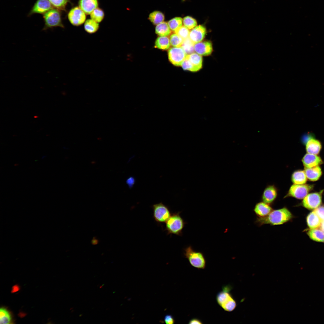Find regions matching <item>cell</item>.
Segmentation results:
<instances>
[{"instance_id":"6da1fadb","label":"cell","mask_w":324,"mask_h":324,"mask_svg":"<svg viewBox=\"0 0 324 324\" xmlns=\"http://www.w3.org/2000/svg\"><path fill=\"white\" fill-rule=\"evenodd\" d=\"M293 218L290 211L286 207L272 210L268 215L263 217L257 218L255 223L259 226L266 224L272 226L283 224Z\"/></svg>"},{"instance_id":"7a4b0ae2","label":"cell","mask_w":324,"mask_h":324,"mask_svg":"<svg viewBox=\"0 0 324 324\" xmlns=\"http://www.w3.org/2000/svg\"><path fill=\"white\" fill-rule=\"evenodd\" d=\"M231 288L230 286H224L216 297L218 305L225 311L228 312L233 310L237 305L236 301L230 293Z\"/></svg>"},{"instance_id":"3957f363","label":"cell","mask_w":324,"mask_h":324,"mask_svg":"<svg viewBox=\"0 0 324 324\" xmlns=\"http://www.w3.org/2000/svg\"><path fill=\"white\" fill-rule=\"evenodd\" d=\"M180 212L172 213L166 222V230L167 234L181 236L186 223L180 214Z\"/></svg>"},{"instance_id":"277c9868","label":"cell","mask_w":324,"mask_h":324,"mask_svg":"<svg viewBox=\"0 0 324 324\" xmlns=\"http://www.w3.org/2000/svg\"><path fill=\"white\" fill-rule=\"evenodd\" d=\"M44 22L43 30L57 27L64 28L62 22V15L60 10L53 8L43 14Z\"/></svg>"},{"instance_id":"5b68a950","label":"cell","mask_w":324,"mask_h":324,"mask_svg":"<svg viewBox=\"0 0 324 324\" xmlns=\"http://www.w3.org/2000/svg\"><path fill=\"white\" fill-rule=\"evenodd\" d=\"M184 255L192 266L198 269H204L206 260L203 253L195 250L191 246L184 249Z\"/></svg>"},{"instance_id":"8992f818","label":"cell","mask_w":324,"mask_h":324,"mask_svg":"<svg viewBox=\"0 0 324 324\" xmlns=\"http://www.w3.org/2000/svg\"><path fill=\"white\" fill-rule=\"evenodd\" d=\"M202 61L200 55L193 52L187 55L181 66L184 70L196 72L201 68Z\"/></svg>"},{"instance_id":"52a82bcc","label":"cell","mask_w":324,"mask_h":324,"mask_svg":"<svg viewBox=\"0 0 324 324\" xmlns=\"http://www.w3.org/2000/svg\"><path fill=\"white\" fill-rule=\"evenodd\" d=\"M314 188L313 184H294L290 187L284 197H292L298 199H304Z\"/></svg>"},{"instance_id":"ba28073f","label":"cell","mask_w":324,"mask_h":324,"mask_svg":"<svg viewBox=\"0 0 324 324\" xmlns=\"http://www.w3.org/2000/svg\"><path fill=\"white\" fill-rule=\"evenodd\" d=\"M153 217L157 222H166L170 217L171 213L168 207L162 202L153 205Z\"/></svg>"},{"instance_id":"9c48e42d","label":"cell","mask_w":324,"mask_h":324,"mask_svg":"<svg viewBox=\"0 0 324 324\" xmlns=\"http://www.w3.org/2000/svg\"><path fill=\"white\" fill-rule=\"evenodd\" d=\"M302 143L306 145V150L308 153L317 155L322 148L321 142L316 139L314 135L308 134L304 135L302 138Z\"/></svg>"},{"instance_id":"30bf717a","label":"cell","mask_w":324,"mask_h":324,"mask_svg":"<svg viewBox=\"0 0 324 324\" xmlns=\"http://www.w3.org/2000/svg\"><path fill=\"white\" fill-rule=\"evenodd\" d=\"M68 17L72 25L78 26L84 23L86 16L85 13L79 7L76 6L70 10L68 13Z\"/></svg>"},{"instance_id":"8fae6325","label":"cell","mask_w":324,"mask_h":324,"mask_svg":"<svg viewBox=\"0 0 324 324\" xmlns=\"http://www.w3.org/2000/svg\"><path fill=\"white\" fill-rule=\"evenodd\" d=\"M187 55V54L181 46L171 48L168 52L169 61L176 66H181Z\"/></svg>"},{"instance_id":"7c38bea8","label":"cell","mask_w":324,"mask_h":324,"mask_svg":"<svg viewBox=\"0 0 324 324\" xmlns=\"http://www.w3.org/2000/svg\"><path fill=\"white\" fill-rule=\"evenodd\" d=\"M323 191V190H322L319 192L312 193L307 195L302 201L303 206L310 210L317 208L322 202Z\"/></svg>"},{"instance_id":"4fadbf2b","label":"cell","mask_w":324,"mask_h":324,"mask_svg":"<svg viewBox=\"0 0 324 324\" xmlns=\"http://www.w3.org/2000/svg\"><path fill=\"white\" fill-rule=\"evenodd\" d=\"M54 8L48 0H37L29 11L28 16L35 14H44Z\"/></svg>"},{"instance_id":"5bb4252c","label":"cell","mask_w":324,"mask_h":324,"mask_svg":"<svg viewBox=\"0 0 324 324\" xmlns=\"http://www.w3.org/2000/svg\"><path fill=\"white\" fill-rule=\"evenodd\" d=\"M206 33V27L202 25L196 26L190 31L189 38L195 44L200 42Z\"/></svg>"},{"instance_id":"9a60e30c","label":"cell","mask_w":324,"mask_h":324,"mask_svg":"<svg viewBox=\"0 0 324 324\" xmlns=\"http://www.w3.org/2000/svg\"><path fill=\"white\" fill-rule=\"evenodd\" d=\"M278 195V190L274 185H269L264 189L262 199L263 202L270 204L275 200Z\"/></svg>"},{"instance_id":"2e32d148","label":"cell","mask_w":324,"mask_h":324,"mask_svg":"<svg viewBox=\"0 0 324 324\" xmlns=\"http://www.w3.org/2000/svg\"><path fill=\"white\" fill-rule=\"evenodd\" d=\"M302 161L305 168L318 166L323 162L321 158L316 154L307 153L303 158Z\"/></svg>"},{"instance_id":"e0dca14e","label":"cell","mask_w":324,"mask_h":324,"mask_svg":"<svg viewBox=\"0 0 324 324\" xmlns=\"http://www.w3.org/2000/svg\"><path fill=\"white\" fill-rule=\"evenodd\" d=\"M194 50L197 53L201 56H208L212 51V45L209 41L200 42L194 44Z\"/></svg>"},{"instance_id":"ac0fdd59","label":"cell","mask_w":324,"mask_h":324,"mask_svg":"<svg viewBox=\"0 0 324 324\" xmlns=\"http://www.w3.org/2000/svg\"><path fill=\"white\" fill-rule=\"evenodd\" d=\"M79 7L87 15L90 14L96 8L98 7V0H79Z\"/></svg>"},{"instance_id":"d6986e66","label":"cell","mask_w":324,"mask_h":324,"mask_svg":"<svg viewBox=\"0 0 324 324\" xmlns=\"http://www.w3.org/2000/svg\"><path fill=\"white\" fill-rule=\"evenodd\" d=\"M272 210V208L270 204L263 201L257 203L254 209L255 213L259 217H263L267 216Z\"/></svg>"},{"instance_id":"ffe728a7","label":"cell","mask_w":324,"mask_h":324,"mask_svg":"<svg viewBox=\"0 0 324 324\" xmlns=\"http://www.w3.org/2000/svg\"><path fill=\"white\" fill-rule=\"evenodd\" d=\"M304 171L307 178L311 181L318 180L322 173L321 169L319 166L311 168H305Z\"/></svg>"},{"instance_id":"44dd1931","label":"cell","mask_w":324,"mask_h":324,"mask_svg":"<svg viewBox=\"0 0 324 324\" xmlns=\"http://www.w3.org/2000/svg\"><path fill=\"white\" fill-rule=\"evenodd\" d=\"M308 225L310 229L316 228L321 226L322 221L314 211L310 213L307 218Z\"/></svg>"},{"instance_id":"7402d4cb","label":"cell","mask_w":324,"mask_h":324,"mask_svg":"<svg viewBox=\"0 0 324 324\" xmlns=\"http://www.w3.org/2000/svg\"><path fill=\"white\" fill-rule=\"evenodd\" d=\"M291 179L294 184H304L306 182L307 178L304 171L298 170L293 172L291 176Z\"/></svg>"},{"instance_id":"603a6c76","label":"cell","mask_w":324,"mask_h":324,"mask_svg":"<svg viewBox=\"0 0 324 324\" xmlns=\"http://www.w3.org/2000/svg\"><path fill=\"white\" fill-rule=\"evenodd\" d=\"M307 233L312 240L318 242H324V232L321 229H310Z\"/></svg>"},{"instance_id":"cb8c5ba5","label":"cell","mask_w":324,"mask_h":324,"mask_svg":"<svg viewBox=\"0 0 324 324\" xmlns=\"http://www.w3.org/2000/svg\"><path fill=\"white\" fill-rule=\"evenodd\" d=\"M155 32L157 34L160 36H166L171 34V30L168 23L163 21L156 25Z\"/></svg>"},{"instance_id":"d4e9b609","label":"cell","mask_w":324,"mask_h":324,"mask_svg":"<svg viewBox=\"0 0 324 324\" xmlns=\"http://www.w3.org/2000/svg\"><path fill=\"white\" fill-rule=\"evenodd\" d=\"M165 19V16L161 12L155 10L150 13L148 16V19L154 25H157L163 22Z\"/></svg>"},{"instance_id":"484cf974","label":"cell","mask_w":324,"mask_h":324,"mask_svg":"<svg viewBox=\"0 0 324 324\" xmlns=\"http://www.w3.org/2000/svg\"><path fill=\"white\" fill-rule=\"evenodd\" d=\"M99 28L98 23L92 19H88L86 20L84 24V28L85 31L90 34L96 32Z\"/></svg>"},{"instance_id":"4316f807","label":"cell","mask_w":324,"mask_h":324,"mask_svg":"<svg viewBox=\"0 0 324 324\" xmlns=\"http://www.w3.org/2000/svg\"><path fill=\"white\" fill-rule=\"evenodd\" d=\"M156 47L162 50H167L170 46V39L166 36H160L158 37L155 42Z\"/></svg>"},{"instance_id":"83f0119b","label":"cell","mask_w":324,"mask_h":324,"mask_svg":"<svg viewBox=\"0 0 324 324\" xmlns=\"http://www.w3.org/2000/svg\"><path fill=\"white\" fill-rule=\"evenodd\" d=\"M167 23L171 31L175 32L182 26L183 19L180 17H175L169 20Z\"/></svg>"},{"instance_id":"f1b7e54d","label":"cell","mask_w":324,"mask_h":324,"mask_svg":"<svg viewBox=\"0 0 324 324\" xmlns=\"http://www.w3.org/2000/svg\"><path fill=\"white\" fill-rule=\"evenodd\" d=\"M90 15L91 19L99 23L103 20L105 14L104 10L98 7L94 10Z\"/></svg>"},{"instance_id":"f546056e","label":"cell","mask_w":324,"mask_h":324,"mask_svg":"<svg viewBox=\"0 0 324 324\" xmlns=\"http://www.w3.org/2000/svg\"><path fill=\"white\" fill-rule=\"evenodd\" d=\"M184 26L189 29H191L196 27L197 24L196 20L193 17L187 16L183 19Z\"/></svg>"},{"instance_id":"4dcf8cb0","label":"cell","mask_w":324,"mask_h":324,"mask_svg":"<svg viewBox=\"0 0 324 324\" xmlns=\"http://www.w3.org/2000/svg\"><path fill=\"white\" fill-rule=\"evenodd\" d=\"M170 45L173 47L181 46L184 40L176 33L172 34L170 38Z\"/></svg>"},{"instance_id":"1f68e13d","label":"cell","mask_w":324,"mask_h":324,"mask_svg":"<svg viewBox=\"0 0 324 324\" xmlns=\"http://www.w3.org/2000/svg\"><path fill=\"white\" fill-rule=\"evenodd\" d=\"M194 44L188 38L184 40L181 47L183 49L187 55L194 52Z\"/></svg>"},{"instance_id":"d6a6232c","label":"cell","mask_w":324,"mask_h":324,"mask_svg":"<svg viewBox=\"0 0 324 324\" xmlns=\"http://www.w3.org/2000/svg\"><path fill=\"white\" fill-rule=\"evenodd\" d=\"M54 8L60 10H65L68 0H48Z\"/></svg>"},{"instance_id":"836d02e7","label":"cell","mask_w":324,"mask_h":324,"mask_svg":"<svg viewBox=\"0 0 324 324\" xmlns=\"http://www.w3.org/2000/svg\"><path fill=\"white\" fill-rule=\"evenodd\" d=\"M189 30L184 26H182L175 33L184 40L189 38L190 32Z\"/></svg>"},{"instance_id":"e575fe53","label":"cell","mask_w":324,"mask_h":324,"mask_svg":"<svg viewBox=\"0 0 324 324\" xmlns=\"http://www.w3.org/2000/svg\"><path fill=\"white\" fill-rule=\"evenodd\" d=\"M320 219L322 222L324 221V205L316 208L314 211Z\"/></svg>"},{"instance_id":"d590c367","label":"cell","mask_w":324,"mask_h":324,"mask_svg":"<svg viewBox=\"0 0 324 324\" xmlns=\"http://www.w3.org/2000/svg\"><path fill=\"white\" fill-rule=\"evenodd\" d=\"M11 320L10 315L8 312L5 315L0 318V324H9Z\"/></svg>"},{"instance_id":"8d00e7d4","label":"cell","mask_w":324,"mask_h":324,"mask_svg":"<svg viewBox=\"0 0 324 324\" xmlns=\"http://www.w3.org/2000/svg\"><path fill=\"white\" fill-rule=\"evenodd\" d=\"M126 182L129 188L131 189L133 187L135 184L136 182V179L134 177L130 176L127 178Z\"/></svg>"},{"instance_id":"74e56055","label":"cell","mask_w":324,"mask_h":324,"mask_svg":"<svg viewBox=\"0 0 324 324\" xmlns=\"http://www.w3.org/2000/svg\"><path fill=\"white\" fill-rule=\"evenodd\" d=\"M164 321L166 324H173L175 322L172 316L169 314L166 315L165 316Z\"/></svg>"},{"instance_id":"f35d334b","label":"cell","mask_w":324,"mask_h":324,"mask_svg":"<svg viewBox=\"0 0 324 324\" xmlns=\"http://www.w3.org/2000/svg\"><path fill=\"white\" fill-rule=\"evenodd\" d=\"M203 322L197 318H192L188 322V324H201Z\"/></svg>"},{"instance_id":"ab89813d","label":"cell","mask_w":324,"mask_h":324,"mask_svg":"<svg viewBox=\"0 0 324 324\" xmlns=\"http://www.w3.org/2000/svg\"><path fill=\"white\" fill-rule=\"evenodd\" d=\"M91 244L93 245H97L99 243L98 240L95 237L93 238L91 241Z\"/></svg>"},{"instance_id":"60d3db41","label":"cell","mask_w":324,"mask_h":324,"mask_svg":"<svg viewBox=\"0 0 324 324\" xmlns=\"http://www.w3.org/2000/svg\"><path fill=\"white\" fill-rule=\"evenodd\" d=\"M19 290V286L17 285H15L12 287V293L16 292L18 291Z\"/></svg>"},{"instance_id":"b9f144b4","label":"cell","mask_w":324,"mask_h":324,"mask_svg":"<svg viewBox=\"0 0 324 324\" xmlns=\"http://www.w3.org/2000/svg\"><path fill=\"white\" fill-rule=\"evenodd\" d=\"M321 229L324 232V221H322L321 225Z\"/></svg>"},{"instance_id":"7bdbcfd3","label":"cell","mask_w":324,"mask_h":324,"mask_svg":"<svg viewBox=\"0 0 324 324\" xmlns=\"http://www.w3.org/2000/svg\"><path fill=\"white\" fill-rule=\"evenodd\" d=\"M186 0H182V2H184Z\"/></svg>"}]
</instances>
